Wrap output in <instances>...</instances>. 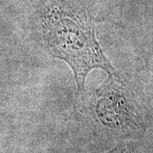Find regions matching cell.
Wrapping results in <instances>:
<instances>
[{"label": "cell", "mask_w": 153, "mask_h": 153, "mask_svg": "<svg viewBox=\"0 0 153 153\" xmlns=\"http://www.w3.org/2000/svg\"><path fill=\"white\" fill-rule=\"evenodd\" d=\"M38 40L55 59L71 68L78 94L85 90L88 75L94 69L118 75L95 36V25L85 10L66 0H38Z\"/></svg>", "instance_id": "1"}, {"label": "cell", "mask_w": 153, "mask_h": 153, "mask_svg": "<svg viewBox=\"0 0 153 153\" xmlns=\"http://www.w3.org/2000/svg\"><path fill=\"white\" fill-rule=\"evenodd\" d=\"M90 110L100 125L116 134L125 136L141 128L134 101L118 75L108 76L95 89Z\"/></svg>", "instance_id": "2"}, {"label": "cell", "mask_w": 153, "mask_h": 153, "mask_svg": "<svg viewBox=\"0 0 153 153\" xmlns=\"http://www.w3.org/2000/svg\"><path fill=\"white\" fill-rule=\"evenodd\" d=\"M105 153H132V151L129 146L126 145L125 143H120L117 145L113 149Z\"/></svg>", "instance_id": "3"}]
</instances>
